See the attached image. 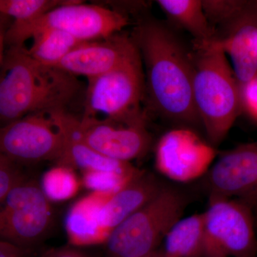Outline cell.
Segmentation results:
<instances>
[{"mask_svg": "<svg viewBox=\"0 0 257 257\" xmlns=\"http://www.w3.org/2000/svg\"><path fill=\"white\" fill-rule=\"evenodd\" d=\"M209 23L229 29L243 16L257 9V3L246 1H202Z\"/></svg>", "mask_w": 257, "mask_h": 257, "instance_id": "obj_21", "label": "cell"}, {"mask_svg": "<svg viewBox=\"0 0 257 257\" xmlns=\"http://www.w3.org/2000/svg\"><path fill=\"white\" fill-rule=\"evenodd\" d=\"M80 89L76 76L39 63L25 45L9 47L0 70V126L35 113L66 110Z\"/></svg>", "mask_w": 257, "mask_h": 257, "instance_id": "obj_2", "label": "cell"}, {"mask_svg": "<svg viewBox=\"0 0 257 257\" xmlns=\"http://www.w3.org/2000/svg\"><path fill=\"white\" fill-rule=\"evenodd\" d=\"M147 118L146 113L126 120L82 117L78 128L84 143L98 153L130 163L145 157L152 146Z\"/></svg>", "mask_w": 257, "mask_h": 257, "instance_id": "obj_10", "label": "cell"}, {"mask_svg": "<svg viewBox=\"0 0 257 257\" xmlns=\"http://www.w3.org/2000/svg\"><path fill=\"white\" fill-rule=\"evenodd\" d=\"M241 102L248 114L257 120V76L241 88Z\"/></svg>", "mask_w": 257, "mask_h": 257, "instance_id": "obj_26", "label": "cell"}, {"mask_svg": "<svg viewBox=\"0 0 257 257\" xmlns=\"http://www.w3.org/2000/svg\"><path fill=\"white\" fill-rule=\"evenodd\" d=\"M128 24L126 15L96 5L67 1L27 23H14L5 32V44L24 46L37 32L56 30L81 42L103 40L119 33Z\"/></svg>", "mask_w": 257, "mask_h": 257, "instance_id": "obj_5", "label": "cell"}, {"mask_svg": "<svg viewBox=\"0 0 257 257\" xmlns=\"http://www.w3.org/2000/svg\"><path fill=\"white\" fill-rule=\"evenodd\" d=\"M42 191L49 200L63 201L73 197L79 188V182L73 170L58 165L44 175Z\"/></svg>", "mask_w": 257, "mask_h": 257, "instance_id": "obj_22", "label": "cell"}, {"mask_svg": "<svg viewBox=\"0 0 257 257\" xmlns=\"http://www.w3.org/2000/svg\"><path fill=\"white\" fill-rule=\"evenodd\" d=\"M109 196L96 193L79 201L71 209L66 220L71 242L79 246L105 243L107 237L98 224L97 214Z\"/></svg>", "mask_w": 257, "mask_h": 257, "instance_id": "obj_17", "label": "cell"}, {"mask_svg": "<svg viewBox=\"0 0 257 257\" xmlns=\"http://www.w3.org/2000/svg\"><path fill=\"white\" fill-rule=\"evenodd\" d=\"M162 11L176 25L194 37V42L205 43L216 40V32L204 13L199 0H158Z\"/></svg>", "mask_w": 257, "mask_h": 257, "instance_id": "obj_18", "label": "cell"}, {"mask_svg": "<svg viewBox=\"0 0 257 257\" xmlns=\"http://www.w3.org/2000/svg\"><path fill=\"white\" fill-rule=\"evenodd\" d=\"M52 222L41 185L25 176L0 202V240L26 249L40 242Z\"/></svg>", "mask_w": 257, "mask_h": 257, "instance_id": "obj_8", "label": "cell"}, {"mask_svg": "<svg viewBox=\"0 0 257 257\" xmlns=\"http://www.w3.org/2000/svg\"><path fill=\"white\" fill-rule=\"evenodd\" d=\"M203 232L202 213L182 217L164 239V257L203 256Z\"/></svg>", "mask_w": 257, "mask_h": 257, "instance_id": "obj_19", "label": "cell"}, {"mask_svg": "<svg viewBox=\"0 0 257 257\" xmlns=\"http://www.w3.org/2000/svg\"><path fill=\"white\" fill-rule=\"evenodd\" d=\"M136 48L132 36L118 33L103 40L82 42L56 67L72 75L92 78L114 69Z\"/></svg>", "mask_w": 257, "mask_h": 257, "instance_id": "obj_13", "label": "cell"}, {"mask_svg": "<svg viewBox=\"0 0 257 257\" xmlns=\"http://www.w3.org/2000/svg\"><path fill=\"white\" fill-rule=\"evenodd\" d=\"M64 138V149L58 165L87 171L133 173L138 169L128 162L113 160L98 153L84 143L79 133L78 118L66 110L54 111Z\"/></svg>", "mask_w": 257, "mask_h": 257, "instance_id": "obj_14", "label": "cell"}, {"mask_svg": "<svg viewBox=\"0 0 257 257\" xmlns=\"http://www.w3.org/2000/svg\"><path fill=\"white\" fill-rule=\"evenodd\" d=\"M145 257H164L163 252H162V248H159V249L154 251L153 253H150L148 256Z\"/></svg>", "mask_w": 257, "mask_h": 257, "instance_id": "obj_30", "label": "cell"}, {"mask_svg": "<svg viewBox=\"0 0 257 257\" xmlns=\"http://www.w3.org/2000/svg\"><path fill=\"white\" fill-rule=\"evenodd\" d=\"M25 249L0 240V257H24Z\"/></svg>", "mask_w": 257, "mask_h": 257, "instance_id": "obj_28", "label": "cell"}, {"mask_svg": "<svg viewBox=\"0 0 257 257\" xmlns=\"http://www.w3.org/2000/svg\"><path fill=\"white\" fill-rule=\"evenodd\" d=\"M187 205L183 193L164 186L152 200L111 231L104 243L108 257H145L159 249Z\"/></svg>", "mask_w": 257, "mask_h": 257, "instance_id": "obj_4", "label": "cell"}, {"mask_svg": "<svg viewBox=\"0 0 257 257\" xmlns=\"http://www.w3.org/2000/svg\"><path fill=\"white\" fill-rule=\"evenodd\" d=\"M5 44V34H3V30H2L1 25H0V70H1L2 65H3V60H4L5 52L4 50Z\"/></svg>", "mask_w": 257, "mask_h": 257, "instance_id": "obj_29", "label": "cell"}, {"mask_svg": "<svg viewBox=\"0 0 257 257\" xmlns=\"http://www.w3.org/2000/svg\"><path fill=\"white\" fill-rule=\"evenodd\" d=\"M202 215L203 256H255L257 240L249 205L237 199L209 196Z\"/></svg>", "mask_w": 257, "mask_h": 257, "instance_id": "obj_7", "label": "cell"}, {"mask_svg": "<svg viewBox=\"0 0 257 257\" xmlns=\"http://www.w3.org/2000/svg\"><path fill=\"white\" fill-rule=\"evenodd\" d=\"M217 40L229 55L240 87L257 76V9L238 20Z\"/></svg>", "mask_w": 257, "mask_h": 257, "instance_id": "obj_16", "label": "cell"}, {"mask_svg": "<svg viewBox=\"0 0 257 257\" xmlns=\"http://www.w3.org/2000/svg\"><path fill=\"white\" fill-rule=\"evenodd\" d=\"M54 111L29 114L0 126V159L15 166L58 163L64 138Z\"/></svg>", "mask_w": 257, "mask_h": 257, "instance_id": "obj_9", "label": "cell"}, {"mask_svg": "<svg viewBox=\"0 0 257 257\" xmlns=\"http://www.w3.org/2000/svg\"><path fill=\"white\" fill-rule=\"evenodd\" d=\"M29 55L39 63L57 67L71 51L83 42L69 34L56 30H42L35 34Z\"/></svg>", "mask_w": 257, "mask_h": 257, "instance_id": "obj_20", "label": "cell"}, {"mask_svg": "<svg viewBox=\"0 0 257 257\" xmlns=\"http://www.w3.org/2000/svg\"><path fill=\"white\" fill-rule=\"evenodd\" d=\"M131 36L143 61L145 94L152 109L184 126L201 123L193 101L192 51L155 20L140 23Z\"/></svg>", "mask_w": 257, "mask_h": 257, "instance_id": "obj_1", "label": "cell"}, {"mask_svg": "<svg viewBox=\"0 0 257 257\" xmlns=\"http://www.w3.org/2000/svg\"><path fill=\"white\" fill-rule=\"evenodd\" d=\"M214 147L188 127L175 128L159 140L155 166L171 180L187 183L207 175L216 158Z\"/></svg>", "mask_w": 257, "mask_h": 257, "instance_id": "obj_11", "label": "cell"}, {"mask_svg": "<svg viewBox=\"0 0 257 257\" xmlns=\"http://www.w3.org/2000/svg\"><path fill=\"white\" fill-rule=\"evenodd\" d=\"M164 186L155 175L143 171L109 196L97 214L98 224L106 237L118 225L152 200Z\"/></svg>", "mask_w": 257, "mask_h": 257, "instance_id": "obj_15", "label": "cell"}, {"mask_svg": "<svg viewBox=\"0 0 257 257\" xmlns=\"http://www.w3.org/2000/svg\"><path fill=\"white\" fill-rule=\"evenodd\" d=\"M205 177L209 196L257 203V141L221 154Z\"/></svg>", "mask_w": 257, "mask_h": 257, "instance_id": "obj_12", "label": "cell"}, {"mask_svg": "<svg viewBox=\"0 0 257 257\" xmlns=\"http://www.w3.org/2000/svg\"><path fill=\"white\" fill-rule=\"evenodd\" d=\"M87 81L83 118L126 120L145 113L140 106L145 72L138 47L114 69Z\"/></svg>", "mask_w": 257, "mask_h": 257, "instance_id": "obj_6", "label": "cell"}, {"mask_svg": "<svg viewBox=\"0 0 257 257\" xmlns=\"http://www.w3.org/2000/svg\"><path fill=\"white\" fill-rule=\"evenodd\" d=\"M58 0H0V14L14 19V23H27L64 4Z\"/></svg>", "mask_w": 257, "mask_h": 257, "instance_id": "obj_23", "label": "cell"}, {"mask_svg": "<svg viewBox=\"0 0 257 257\" xmlns=\"http://www.w3.org/2000/svg\"><path fill=\"white\" fill-rule=\"evenodd\" d=\"M40 257H89L82 251L72 247L52 248Z\"/></svg>", "mask_w": 257, "mask_h": 257, "instance_id": "obj_27", "label": "cell"}, {"mask_svg": "<svg viewBox=\"0 0 257 257\" xmlns=\"http://www.w3.org/2000/svg\"><path fill=\"white\" fill-rule=\"evenodd\" d=\"M25 177L17 166L0 159V202Z\"/></svg>", "mask_w": 257, "mask_h": 257, "instance_id": "obj_25", "label": "cell"}, {"mask_svg": "<svg viewBox=\"0 0 257 257\" xmlns=\"http://www.w3.org/2000/svg\"><path fill=\"white\" fill-rule=\"evenodd\" d=\"M192 96L208 143H222L242 106L241 89L219 42H194Z\"/></svg>", "mask_w": 257, "mask_h": 257, "instance_id": "obj_3", "label": "cell"}, {"mask_svg": "<svg viewBox=\"0 0 257 257\" xmlns=\"http://www.w3.org/2000/svg\"><path fill=\"white\" fill-rule=\"evenodd\" d=\"M139 170L133 173L107 172V171H87L84 172L83 183L87 188L99 194L111 195L141 174Z\"/></svg>", "mask_w": 257, "mask_h": 257, "instance_id": "obj_24", "label": "cell"}]
</instances>
